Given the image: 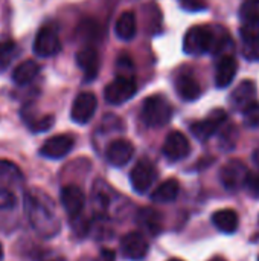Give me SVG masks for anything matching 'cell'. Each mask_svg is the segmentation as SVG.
Masks as SVG:
<instances>
[{
  "mask_svg": "<svg viewBox=\"0 0 259 261\" xmlns=\"http://www.w3.org/2000/svg\"><path fill=\"white\" fill-rule=\"evenodd\" d=\"M116 260V252L113 249H101V255H99V261H114Z\"/></svg>",
  "mask_w": 259,
  "mask_h": 261,
  "instance_id": "32",
  "label": "cell"
},
{
  "mask_svg": "<svg viewBox=\"0 0 259 261\" xmlns=\"http://www.w3.org/2000/svg\"><path fill=\"white\" fill-rule=\"evenodd\" d=\"M247 176H249V170L241 161H231L220 171L221 184L224 185V188L232 191L244 187Z\"/></svg>",
  "mask_w": 259,
  "mask_h": 261,
  "instance_id": "10",
  "label": "cell"
},
{
  "mask_svg": "<svg viewBox=\"0 0 259 261\" xmlns=\"http://www.w3.org/2000/svg\"><path fill=\"white\" fill-rule=\"evenodd\" d=\"M169 261H183V260H179V258H172V260H169Z\"/></svg>",
  "mask_w": 259,
  "mask_h": 261,
  "instance_id": "37",
  "label": "cell"
},
{
  "mask_svg": "<svg viewBox=\"0 0 259 261\" xmlns=\"http://www.w3.org/2000/svg\"><path fill=\"white\" fill-rule=\"evenodd\" d=\"M243 119L244 124L247 127L256 128L259 127V102L258 101H252L250 104H247L243 110Z\"/></svg>",
  "mask_w": 259,
  "mask_h": 261,
  "instance_id": "27",
  "label": "cell"
},
{
  "mask_svg": "<svg viewBox=\"0 0 259 261\" xmlns=\"http://www.w3.org/2000/svg\"><path fill=\"white\" fill-rule=\"evenodd\" d=\"M140 116L145 125L151 128H159V127L166 125L171 121L172 107L163 96L154 95L143 101Z\"/></svg>",
  "mask_w": 259,
  "mask_h": 261,
  "instance_id": "2",
  "label": "cell"
},
{
  "mask_svg": "<svg viewBox=\"0 0 259 261\" xmlns=\"http://www.w3.org/2000/svg\"><path fill=\"white\" fill-rule=\"evenodd\" d=\"M21 179V171L20 168L12 164L11 161L0 159V180L3 182H14Z\"/></svg>",
  "mask_w": 259,
  "mask_h": 261,
  "instance_id": "26",
  "label": "cell"
},
{
  "mask_svg": "<svg viewBox=\"0 0 259 261\" xmlns=\"http://www.w3.org/2000/svg\"><path fill=\"white\" fill-rule=\"evenodd\" d=\"M240 35L243 40V55L250 61H259V31L241 28Z\"/></svg>",
  "mask_w": 259,
  "mask_h": 261,
  "instance_id": "22",
  "label": "cell"
},
{
  "mask_svg": "<svg viewBox=\"0 0 259 261\" xmlns=\"http://www.w3.org/2000/svg\"><path fill=\"white\" fill-rule=\"evenodd\" d=\"M226 119H227L226 112L221 109H215L205 119L194 122L191 125V132L198 141H208L218 132V128L226 122Z\"/></svg>",
  "mask_w": 259,
  "mask_h": 261,
  "instance_id": "6",
  "label": "cell"
},
{
  "mask_svg": "<svg viewBox=\"0 0 259 261\" xmlns=\"http://www.w3.org/2000/svg\"><path fill=\"white\" fill-rule=\"evenodd\" d=\"M61 205L64 208V211L69 214V217L73 220L75 217H79L84 206H85V196L81 191V188L75 187V185H66L61 190Z\"/></svg>",
  "mask_w": 259,
  "mask_h": 261,
  "instance_id": "12",
  "label": "cell"
},
{
  "mask_svg": "<svg viewBox=\"0 0 259 261\" xmlns=\"http://www.w3.org/2000/svg\"><path fill=\"white\" fill-rule=\"evenodd\" d=\"M180 193V184L177 179H168L162 182L151 194V200L156 203H171Z\"/></svg>",
  "mask_w": 259,
  "mask_h": 261,
  "instance_id": "19",
  "label": "cell"
},
{
  "mask_svg": "<svg viewBox=\"0 0 259 261\" xmlns=\"http://www.w3.org/2000/svg\"><path fill=\"white\" fill-rule=\"evenodd\" d=\"M96 106H98V101L92 92L79 93L72 104V110H70L72 121L76 124H81V125L87 124L93 118V115L96 112Z\"/></svg>",
  "mask_w": 259,
  "mask_h": 261,
  "instance_id": "8",
  "label": "cell"
},
{
  "mask_svg": "<svg viewBox=\"0 0 259 261\" xmlns=\"http://www.w3.org/2000/svg\"><path fill=\"white\" fill-rule=\"evenodd\" d=\"M157 177V171H156V167L153 165V162L147 161V159H142L139 161L134 168L131 170L130 173V182H131V187L136 193L139 194H145L148 193V190L153 187L154 180Z\"/></svg>",
  "mask_w": 259,
  "mask_h": 261,
  "instance_id": "5",
  "label": "cell"
},
{
  "mask_svg": "<svg viewBox=\"0 0 259 261\" xmlns=\"http://www.w3.org/2000/svg\"><path fill=\"white\" fill-rule=\"evenodd\" d=\"M139 225L143 228L145 232H148L151 236H157L162 229L160 216L157 211H154L151 208H143L139 211Z\"/></svg>",
  "mask_w": 259,
  "mask_h": 261,
  "instance_id": "25",
  "label": "cell"
},
{
  "mask_svg": "<svg viewBox=\"0 0 259 261\" xmlns=\"http://www.w3.org/2000/svg\"><path fill=\"white\" fill-rule=\"evenodd\" d=\"M136 92H137V84H136L134 78L119 75L116 80H113L110 84H107V87L104 90V96L108 104L119 106V104L130 101L136 95Z\"/></svg>",
  "mask_w": 259,
  "mask_h": 261,
  "instance_id": "4",
  "label": "cell"
},
{
  "mask_svg": "<svg viewBox=\"0 0 259 261\" xmlns=\"http://www.w3.org/2000/svg\"><path fill=\"white\" fill-rule=\"evenodd\" d=\"M114 32L122 40H131L136 35V32H137V24H136L134 14L130 12V11L124 12L118 18V21L114 24Z\"/></svg>",
  "mask_w": 259,
  "mask_h": 261,
  "instance_id": "24",
  "label": "cell"
},
{
  "mask_svg": "<svg viewBox=\"0 0 259 261\" xmlns=\"http://www.w3.org/2000/svg\"><path fill=\"white\" fill-rule=\"evenodd\" d=\"M40 261H63V258H60L58 255H53L50 252H44L41 257H40Z\"/></svg>",
  "mask_w": 259,
  "mask_h": 261,
  "instance_id": "33",
  "label": "cell"
},
{
  "mask_svg": "<svg viewBox=\"0 0 259 261\" xmlns=\"http://www.w3.org/2000/svg\"><path fill=\"white\" fill-rule=\"evenodd\" d=\"M52 124H53V116H43L40 119L29 122V127L32 132H46L52 127Z\"/></svg>",
  "mask_w": 259,
  "mask_h": 261,
  "instance_id": "29",
  "label": "cell"
},
{
  "mask_svg": "<svg viewBox=\"0 0 259 261\" xmlns=\"http://www.w3.org/2000/svg\"><path fill=\"white\" fill-rule=\"evenodd\" d=\"M211 261H226L224 258H221V257H215V258H212Z\"/></svg>",
  "mask_w": 259,
  "mask_h": 261,
  "instance_id": "35",
  "label": "cell"
},
{
  "mask_svg": "<svg viewBox=\"0 0 259 261\" xmlns=\"http://www.w3.org/2000/svg\"><path fill=\"white\" fill-rule=\"evenodd\" d=\"M134 154V147L127 139H116L113 141L105 151V158L110 165L113 167H124L127 165Z\"/></svg>",
  "mask_w": 259,
  "mask_h": 261,
  "instance_id": "14",
  "label": "cell"
},
{
  "mask_svg": "<svg viewBox=\"0 0 259 261\" xmlns=\"http://www.w3.org/2000/svg\"><path fill=\"white\" fill-rule=\"evenodd\" d=\"M214 28L197 24L186 31L183 38V50L189 55H202L212 50Z\"/></svg>",
  "mask_w": 259,
  "mask_h": 261,
  "instance_id": "3",
  "label": "cell"
},
{
  "mask_svg": "<svg viewBox=\"0 0 259 261\" xmlns=\"http://www.w3.org/2000/svg\"><path fill=\"white\" fill-rule=\"evenodd\" d=\"M150 245L140 232H128L121 240V252L128 260H142L147 257Z\"/></svg>",
  "mask_w": 259,
  "mask_h": 261,
  "instance_id": "11",
  "label": "cell"
},
{
  "mask_svg": "<svg viewBox=\"0 0 259 261\" xmlns=\"http://www.w3.org/2000/svg\"><path fill=\"white\" fill-rule=\"evenodd\" d=\"M255 95H256L255 83L250 80H246L234 90V93L231 96V102L237 110H243L247 104L255 101Z\"/></svg>",
  "mask_w": 259,
  "mask_h": 261,
  "instance_id": "18",
  "label": "cell"
},
{
  "mask_svg": "<svg viewBox=\"0 0 259 261\" xmlns=\"http://www.w3.org/2000/svg\"><path fill=\"white\" fill-rule=\"evenodd\" d=\"M243 26L250 31H259V0H246L240 8Z\"/></svg>",
  "mask_w": 259,
  "mask_h": 261,
  "instance_id": "21",
  "label": "cell"
},
{
  "mask_svg": "<svg viewBox=\"0 0 259 261\" xmlns=\"http://www.w3.org/2000/svg\"><path fill=\"white\" fill-rule=\"evenodd\" d=\"M244 187H247L250 194H253L255 197H259V173H249Z\"/></svg>",
  "mask_w": 259,
  "mask_h": 261,
  "instance_id": "31",
  "label": "cell"
},
{
  "mask_svg": "<svg viewBox=\"0 0 259 261\" xmlns=\"http://www.w3.org/2000/svg\"><path fill=\"white\" fill-rule=\"evenodd\" d=\"M163 156L171 161V162H179L182 159H185L189 151H191V145L188 138L182 133V132H171L165 142H163Z\"/></svg>",
  "mask_w": 259,
  "mask_h": 261,
  "instance_id": "9",
  "label": "cell"
},
{
  "mask_svg": "<svg viewBox=\"0 0 259 261\" xmlns=\"http://www.w3.org/2000/svg\"><path fill=\"white\" fill-rule=\"evenodd\" d=\"M40 72V66L34 60H26L20 63L12 72V81L18 86L29 84Z\"/></svg>",
  "mask_w": 259,
  "mask_h": 261,
  "instance_id": "23",
  "label": "cell"
},
{
  "mask_svg": "<svg viewBox=\"0 0 259 261\" xmlns=\"http://www.w3.org/2000/svg\"><path fill=\"white\" fill-rule=\"evenodd\" d=\"M73 138L69 135H56L52 136L50 139H47L41 148H40V154L47 158V159H61L64 156H67L72 148H73Z\"/></svg>",
  "mask_w": 259,
  "mask_h": 261,
  "instance_id": "13",
  "label": "cell"
},
{
  "mask_svg": "<svg viewBox=\"0 0 259 261\" xmlns=\"http://www.w3.org/2000/svg\"><path fill=\"white\" fill-rule=\"evenodd\" d=\"M24 210L32 229L43 239L55 237L61 229V220L53 200L40 190L24 194Z\"/></svg>",
  "mask_w": 259,
  "mask_h": 261,
  "instance_id": "1",
  "label": "cell"
},
{
  "mask_svg": "<svg viewBox=\"0 0 259 261\" xmlns=\"http://www.w3.org/2000/svg\"><path fill=\"white\" fill-rule=\"evenodd\" d=\"M212 223L215 228L224 234H234L238 229V214L234 210H220L212 216Z\"/></svg>",
  "mask_w": 259,
  "mask_h": 261,
  "instance_id": "20",
  "label": "cell"
},
{
  "mask_svg": "<svg viewBox=\"0 0 259 261\" xmlns=\"http://www.w3.org/2000/svg\"><path fill=\"white\" fill-rule=\"evenodd\" d=\"M15 54H17V44L14 41L0 43V69H5L11 63Z\"/></svg>",
  "mask_w": 259,
  "mask_h": 261,
  "instance_id": "28",
  "label": "cell"
},
{
  "mask_svg": "<svg viewBox=\"0 0 259 261\" xmlns=\"http://www.w3.org/2000/svg\"><path fill=\"white\" fill-rule=\"evenodd\" d=\"M238 70V63L235 57L232 55H223L220 61L217 63V70H215V84L220 89H224L231 86L234 81L235 75Z\"/></svg>",
  "mask_w": 259,
  "mask_h": 261,
  "instance_id": "15",
  "label": "cell"
},
{
  "mask_svg": "<svg viewBox=\"0 0 259 261\" xmlns=\"http://www.w3.org/2000/svg\"><path fill=\"white\" fill-rule=\"evenodd\" d=\"M14 205H15V196L6 188H0V211L11 210Z\"/></svg>",
  "mask_w": 259,
  "mask_h": 261,
  "instance_id": "30",
  "label": "cell"
},
{
  "mask_svg": "<svg viewBox=\"0 0 259 261\" xmlns=\"http://www.w3.org/2000/svg\"><path fill=\"white\" fill-rule=\"evenodd\" d=\"M3 258V246L0 245V260Z\"/></svg>",
  "mask_w": 259,
  "mask_h": 261,
  "instance_id": "36",
  "label": "cell"
},
{
  "mask_svg": "<svg viewBox=\"0 0 259 261\" xmlns=\"http://www.w3.org/2000/svg\"><path fill=\"white\" fill-rule=\"evenodd\" d=\"M258 261H259V258H258Z\"/></svg>",
  "mask_w": 259,
  "mask_h": 261,
  "instance_id": "38",
  "label": "cell"
},
{
  "mask_svg": "<svg viewBox=\"0 0 259 261\" xmlns=\"http://www.w3.org/2000/svg\"><path fill=\"white\" fill-rule=\"evenodd\" d=\"M176 90L179 96L185 101H195L202 95V87L198 81L189 73H182L176 78Z\"/></svg>",
  "mask_w": 259,
  "mask_h": 261,
  "instance_id": "17",
  "label": "cell"
},
{
  "mask_svg": "<svg viewBox=\"0 0 259 261\" xmlns=\"http://www.w3.org/2000/svg\"><path fill=\"white\" fill-rule=\"evenodd\" d=\"M76 63L79 66V69L85 73V80H93L98 75L99 70V55L98 52L92 47H82L81 50H78L76 54Z\"/></svg>",
  "mask_w": 259,
  "mask_h": 261,
  "instance_id": "16",
  "label": "cell"
},
{
  "mask_svg": "<svg viewBox=\"0 0 259 261\" xmlns=\"http://www.w3.org/2000/svg\"><path fill=\"white\" fill-rule=\"evenodd\" d=\"M253 162H255L256 167H259V147L253 151Z\"/></svg>",
  "mask_w": 259,
  "mask_h": 261,
  "instance_id": "34",
  "label": "cell"
},
{
  "mask_svg": "<svg viewBox=\"0 0 259 261\" xmlns=\"http://www.w3.org/2000/svg\"><path fill=\"white\" fill-rule=\"evenodd\" d=\"M60 50H61V41L55 29L49 26L41 28L34 40V52L41 58H47L56 55Z\"/></svg>",
  "mask_w": 259,
  "mask_h": 261,
  "instance_id": "7",
  "label": "cell"
}]
</instances>
